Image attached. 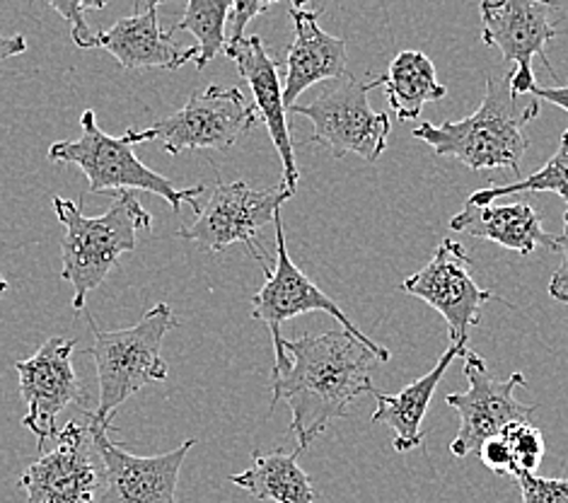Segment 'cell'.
<instances>
[{
  "label": "cell",
  "mask_w": 568,
  "mask_h": 503,
  "mask_svg": "<svg viewBox=\"0 0 568 503\" xmlns=\"http://www.w3.org/2000/svg\"><path fill=\"white\" fill-rule=\"evenodd\" d=\"M286 369L272 378V410L278 402L291 406V431L297 447L307 451L336 419L351 416L361 394L375 392V353L344 330L281 339Z\"/></svg>",
  "instance_id": "6da1fadb"
},
{
  "label": "cell",
  "mask_w": 568,
  "mask_h": 503,
  "mask_svg": "<svg viewBox=\"0 0 568 503\" xmlns=\"http://www.w3.org/2000/svg\"><path fill=\"white\" fill-rule=\"evenodd\" d=\"M539 117V100L518 98L510 88V71L486 76V98L475 114L445 124H418L412 135L438 158H455L471 172L506 168L520 174L527 153L525 129Z\"/></svg>",
  "instance_id": "7a4b0ae2"
},
{
  "label": "cell",
  "mask_w": 568,
  "mask_h": 503,
  "mask_svg": "<svg viewBox=\"0 0 568 503\" xmlns=\"http://www.w3.org/2000/svg\"><path fill=\"white\" fill-rule=\"evenodd\" d=\"M53 211L65 228L61 240V279L73 285V310H83L88 295L119 266L121 254L136 252L139 230L153 228L136 192H119L110 211L90 219L75 201L53 197Z\"/></svg>",
  "instance_id": "3957f363"
},
{
  "label": "cell",
  "mask_w": 568,
  "mask_h": 503,
  "mask_svg": "<svg viewBox=\"0 0 568 503\" xmlns=\"http://www.w3.org/2000/svg\"><path fill=\"white\" fill-rule=\"evenodd\" d=\"M180 320L168 303H160L148 310L141 322L126 330L104 332L92 324L94 346L88 349L98 369L100 400L98 410L92 412L94 421L112 429V416L131 394L151 383L168 380L170 369L162 361L160 349L165 334L178 328Z\"/></svg>",
  "instance_id": "277c9868"
},
{
  "label": "cell",
  "mask_w": 568,
  "mask_h": 503,
  "mask_svg": "<svg viewBox=\"0 0 568 503\" xmlns=\"http://www.w3.org/2000/svg\"><path fill=\"white\" fill-rule=\"evenodd\" d=\"M51 162H69L85 172L90 182V194L104 192H145L165 199L174 213H180L182 203L194 207L201 213V194L206 192L204 184L178 189L168 177L158 174L136 158L133 143L126 135H110L100 129L98 117L92 110L83 112L80 119V135L75 141H59L49 148Z\"/></svg>",
  "instance_id": "5b68a950"
},
{
  "label": "cell",
  "mask_w": 568,
  "mask_h": 503,
  "mask_svg": "<svg viewBox=\"0 0 568 503\" xmlns=\"http://www.w3.org/2000/svg\"><path fill=\"white\" fill-rule=\"evenodd\" d=\"M383 88V76L365 80L342 78L317 90L307 104H293L288 112L313 121V143L327 148L334 158L358 155L365 162H377L389 143V117L373 112L368 92Z\"/></svg>",
  "instance_id": "8992f818"
},
{
  "label": "cell",
  "mask_w": 568,
  "mask_h": 503,
  "mask_svg": "<svg viewBox=\"0 0 568 503\" xmlns=\"http://www.w3.org/2000/svg\"><path fill=\"white\" fill-rule=\"evenodd\" d=\"M256 121L260 117L254 104L245 100L242 90L209 85L206 90L194 92L180 112L155 121L143 131L129 129L124 135L131 143L160 141L170 155L201 151V148L227 151Z\"/></svg>",
  "instance_id": "52a82bcc"
},
{
  "label": "cell",
  "mask_w": 568,
  "mask_h": 503,
  "mask_svg": "<svg viewBox=\"0 0 568 503\" xmlns=\"http://www.w3.org/2000/svg\"><path fill=\"white\" fill-rule=\"evenodd\" d=\"M293 197L283 184L252 189L247 182L219 180L199 219L182 228L178 238L194 242L206 252H223L230 244L242 242L262 269H268L266 256L256 244V233L266 223H274L283 203Z\"/></svg>",
  "instance_id": "ba28073f"
},
{
  "label": "cell",
  "mask_w": 568,
  "mask_h": 503,
  "mask_svg": "<svg viewBox=\"0 0 568 503\" xmlns=\"http://www.w3.org/2000/svg\"><path fill=\"white\" fill-rule=\"evenodd\" d=\"M274 225H276V264L264 269L266 283L252 298V318L256 322H264L268 332H272L274 353H276L274 373L286 369V361L281 356V339H283L281 324L297 315H305V312H327L329 318H334L342 324L344 332L356 336L361 344L368 346L375 356L381 359V363H387L392 359V353L385 346L375 344L368 334H363L356 324L346 318V312L336 305L327 293L317 289V285L305 276V271L295 266L286 248V230H283L281 213L274 219Z\"/></svg>",
  "instance_id": "9c48e42d"
},
{
  "label": "cell",
  "mask_w": 568,
  "mask_h": 503,
  "mask_svg": "<svg viewBox=\"0 0 568 503\" xmlns=\"http://www.w3.org/2000/svg\"><path fill=\"white\" fill-rule=\"evenodd\" d=\"M465 378L469 388L465 392H450L445 402L459 414V431L450 443L455 457H467L477 453L484 441L500 436L508 426L530 421L537 404H523L516 400V390L525 388L523 373H513L506 380L489 375L484 359L477 351H465Z\"/></svg>",
  "instance_id": "30bf717a"
},
{
  "label": "cell",
  "mask_w": 568,
  "mask_h": 503,
  "mask_svg": "<svg viewBox=\"0 0 568 503\" xmlns=\"http://www.w3.org/2000/svg\"><path fill=\"white\" fill-rule=\"evenodd\" d=\"M102 455L94 445L88 412L71 419L57 447L32 462L20 477L27 503H98L102 492Z\"/></svg>",
  "instance_id": "8fae6325"
},
{
  "label": "cell",
  "mask_w": 568,
  "mask_h": 503,
  "mask_svg": "<svg viewBox=\"0 0 568 503\" xmlns=\"http://www.w3.org/2000/svg\"><path fill=\"white\" fill-rule=\"evenodd\" d=\"M549 3L537 0H500L481 3V42L504 53L510 68V88L518 98H527L535 90L532 59H542L551 76L554 66L547 59V42L559 34L551 22Z\"/></svg>",
  "instance_id": "7c38bea8"
},
{
  "label": "cell",
  "mask_w": 568,
  "mask_h": 503,
  "mask_svg": "<svg viewBox=\"0 0 568 503\" xmlns=\"http://www.w3.org/2000/svg\"><path fill=\"white\" fill-rule=\"evenodd\" d=\"M88 419L104 470L98 503H178L180 470L189 451L196 445L194 439L170 453L141 457L116 445L110 439V429L94 421L92 412H88Z\"/></svg>",
  "instance_id": "4fadbf2b"
},
{
  "label": "cell",
  "mask_w": 568,
  "mask_h": 503,
  "mask_svg": "<svg viewBox=\"0 0 568 503\" xmlns=\"http://www.w3.org/2000/svg\"><path fill=\"white\" fill-rule=\"evenodd\" d=\"M471 256L465 244L443 240L433 260L402 283V291L422 298L433 310H438L448 324L450 342L469 339V330L479 324L484 303L491 301V291H484L469 274Z\"/></svg>",
  "instance_id": "5bb4252c"
},
{
  "label": "cell",
  "mask_w": 568,
  "mask_h": 503,
  "mask_svg": "<svg viewBox=\"0 0 568 503\" xmlns=\"http://www.w3.org/2000/svg\"><path fill=\"white\" fill-rule=\"evenodd\" d=\"M75 346V339L51 336L39 346L32 359L16 363L20 392L27 402L22 426L34 433L39 447H44L49 439L59 436L57 419L65 406L73 402H85L83 385H80L71 363Z\"/></svg>",
  "instance_id": "9a60e30c"
},
{
  "label": "cell",
  "mask_w": 568,
  "mask_h": 503,
  "mask_svg": "<svg viewBox=\"0 0 568 503\" xmlns=\"http://www.w3.org/2000/svg\"><path fill=\"white\" fill-rule=\"evenodd\" d=\"M225 57L233 59L240 76L247 80L254 98V110L260 117L268 135H272V143L281 155L283 165V187L288 189L291 194L297 192V180H301V170L295 165V151L288 131V110L283 104V85L278 78V63L268 57V51L262 42V37H245L240 44L225 47Z\"/></svg>",
  "instance_id": "2e32d148"
},
{
  "label": "cell",
  "mask_w": 568,
  "mask_h": 503,
  "mask_svg": "<svg viewBox=\"0 0 568 503\" xmlns=\"http://www.w3.org/2000/svg\"><path fill=\"white\" fill-rule=\"evenodd\" d=\"M293 42L286 57V80H283V104L291 110L297 98L324 80L346 78V39L332 37L320 27V12L305 3L291 6Z\"/></svg>",
  "instance_id": "e0dca14e"
},
{
  "label": "cell",
  "mask_w": 568,
  "mask_h": 503,
  "mask_svg": "<svg viewBox=\"0 0 568 503\" xmlns=\"http://www.w3.org/2000/svg\"><path fill=\"white\" fill-rule=\"evenodd\" d=\"M98 47L110 51L126 71H153V68L178 71L199 57V47H180L168 30H162L158 3L139 6L133 16L98 32Z\"/></svg>",
  "instance_id": "ac0fdd59"
},
{
  "label": "cell",
  "mask_w": 568,
  "mask_h": 503,
  "mask_svg": "<svg viewBox=\"0 0 568 503\" xmlns=\"http://www.w3.org/2000/svg\"><path fill=\"white\" fill-rule=\"evenodd\" d=\"M450 230L491 240L500 248L523 256L532 254L537 248L561 252V238L547 233L539 213L527 201L506 203V207H498V203H489V207L465 203L463 211L450 219Z\"/></svg>",
  "instance_id": "d6986e66"
},
{
  "label": "cell",
  "mask_w": 568,
  "mask_h": 503,
  "mask_svg": "<svg viewBox=\"0 0 568 503\" xmlns=\"http://www.w3.org/2000/svg\"><path fill=\"white\" fill-rule=\"evenodd\" d=\"M467 349H469V339H463V342H450L443 356L438 359V363L430 369V373L414 380V383L404 388L402 392L397 394H385L377 390L373 392L377 406L371 414V421L373 424H385L387 429L395 431L397 453L414 451V447L424 443L422 424L430 406L433 392H436L445 371L450 369V363L457 356H465Z\"/></svg>",
  "instance_id": "ffe728a7"
},
{
  "label": "cell",
  "mask_w": 568,
  "mask_h": 503,
  "mask_svg": "<svg viewBox=\"0 0 568 503\" xmlns=\"http://www.w3.org/2000/svg\"><path fill=\"white\" fill-rule=\"evenodd\" d=\"M301 447L293 453L276 451L272 455H252V465L230 477L235 486L245 489L260 501L276 503H315V486L310 474L297 465Z\"/></svg>",
  "instance_id": "44dd1931"
},
{
  "label": "cell",
  "mask_w": 568,
  "mask_h": 503,
  "mask_svg": "<svg viewBox=\"0 0 568 503\" xmlns=\"http://www.w3.org/2000/svg\"><path fill=\"white\" fill-rule=\"evenodd\" d=\"M383 90L389 110L399 121H412L422 114L428 102H438L448 94V88L438 83L436 66L422 51H402L392 59L383 76Z\"/></svg>",
  "instance_id": "7402d4cb"
},
{
  "label": "cell",
  "mask_w": 568,
  "mask_h": 503,
  "mask_svg": "<svg viewBox=\"0 0 568 503\" xmlns=\"http://www.w3.org/2000/svg\"><path fill=\"white\" fill-rule=\"evenodd\" d=\"M230 0H189L184 16L178 24L170 27L174 32H192L199 39V57L196 68H206L221 51H225V22L230 18Z\"/></svg>",
  "instance_id": "603a6c76"
},
{
  "label": "cell",
  "mask_w": 568,
  "mask_h": 503,
  "mask_svg": "<svg viewBox=\"0 0 568 503\" xmlns=\"http://www.w3.org/2000/svg\"><path fill=\"white\" fill-rule=\"evenodd\" d=\"M530 192H537V194L554 192L568 203V129L561 135L559 151L551 155V160L542 170L527 174L525 180H518L513 184L479 189V192H475L467 199V203H475V207H489V203H494L500 197L530 194Z\"/></svg>",
  "instance_id": "cb8c5ba5"
},
{
  "label": "cell",
  "mask_w": 568,
  "mask_h": 503,
  "mask_svg": "<svg viewBox=\"0 0 568 503\" xmlns=\"http://www.w3.org/2000/svg\"><path fill=\"white\" fill-rule=\"evenodd\" d=\"M510 462H513V477H525V474H535V470L542 465L545 453H547V443L542 431L532 426L530 421H520V424L508 426L504 433Z\"/></svg>",
  "instance_id": "d4e9b609"
},
{
  "label": "cell",
  "mask_w": 568,
  "mask_h": 503,
  "mask_svg": "<svg viewBox=\"0 0 568 503\" xmlns=\"http://www.w3.org/2000/svg\"><path fill=\"white\" fill-rule=\"evenodd\" d=\"M49 8L69 20L73 42L78 49H98V32L90 30V24L85 22V12L102 10V0H98V3H85V0H51Z\"/></svg>",
  "instance_id": "484cf974"
},
{
  "label": "cell",
  "mask_w": 568,
  "mask_h": 503,
  "mask_svg": "<svg viewBox=\"0 0 568 503\" xmlns=\"http://www.w3.org/2000/svg\"><path fill=\"white\" fill-rule=\"evenodd\" d=\"M523 503H568V480L525 474L518 477Z\"/></svg>",
  "instance_id": "4316f807"
},
{
  "label": "cell",
  "mask_w": 568,
  "mask_h": 503,
  "mask_svg": "<svg viewBox=\"0 0 568 503\" xmlns=\"http://www.w3.org/2000/svg\"><path fill=\"white\" fill-rule=\"evenodd\" d=\"M268 8H272V3L268 0H235L233 8H230V20H233V32H230L225 47H233V44H240L242 39H245V27L252 18L262 16V12H266Z\"/></svg>",
  "instance_id": "83f0119b"
},
{
  "label": "cell",
  "mask_w": 568,
  "mask_h": 503,
  "mask_svg": "<svg viewBox=\"0 0 568 503\" xmlns=\"http://www.w3.org/2000/svg\"><path fill=\"white\" fill-rule=\"evenodd\" d=\"M479 457L491 472L510 474L513 477V462H510V453H508V445H506L504 436H494L489 441H484L479 447Z\"/></svg>",
  "instance_id": "f1b7e54d"
},
{
  "label": "cell",
  "mask_w": 568,
  "mask_h": 503,
  "mask_svg": "<svg viewBox=\"0 0 568 503\" xmlns=\"http://www.w3.org/2000/svg\"><path fill=\"white\" fill-rule=\"evenodd\" d=\"M559 238H561V262L551 276L549 295L554 301H561L568 305V211L564 213V233Z\"/></svg>",
  "instance_id": "f546056e"
},
{
  "label": "cell",
  "mask_w": 568,
  "mask_h": 503,
  "mask_svg": "<svg viewBox=\"0 0 568 503\" xmlns=\"http://www.w3.org/2000/svg\"><path fill=\"white\" fill-rule=\"evenodd\" d=\"M532 98H537L539 102L547 100L549 104H557V107H561L564 112H568V85H561V88H539V85H535Z\"/></svg>",
  "instance_id": "4dcf8cb0"
},
{
  "label": "cell",
  "mask_w": 568,
  "mask_h": 503,
  "mask_svg": "<svg viewBox=\"0 0 568 503\" xmlns=\"http://www.w3.org/2000/svg\"><path fill=\"white\" fill-rule=\"evenodd\" d=\"M27 51V42L22 34H12V37H0V59H12L18 53Z\"/></svg>",
  "instance_id": "1f68e13d"
},
{
  "label": "cell",
  "mask_w": 568,
  "mask_h": 503,
  "mask_svg": "<svg viewBox=\"0 0 568 503\" xmlns=\"http://www.w3.org/2000/svg\"><path fill=\"white\" fill-rule=\"evenodd\" d=\"M6 291H8V281H6L3 276H0V298L6 295Z\"/></svg>",
  "instance_id": "d6a6232c"
}]
</instances>
